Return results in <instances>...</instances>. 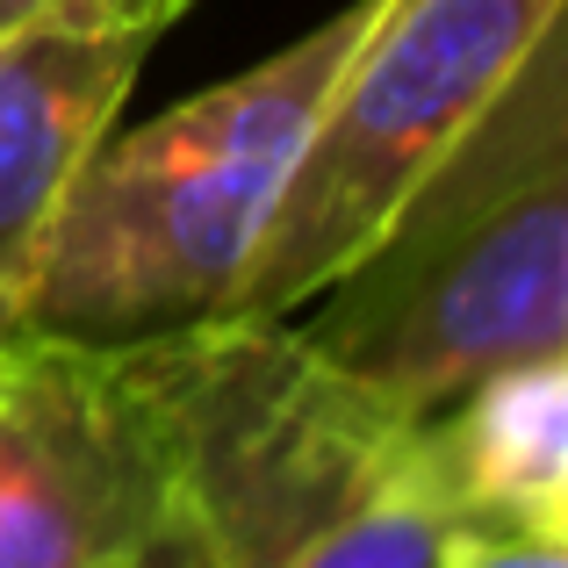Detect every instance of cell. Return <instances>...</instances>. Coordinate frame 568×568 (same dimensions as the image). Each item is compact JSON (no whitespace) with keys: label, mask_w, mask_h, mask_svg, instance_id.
Segmentation results:
<instances>
[{"label":"cell","mask_w":568,"mask_h":568,"mask_svg":"<svg viewBox=\"0 0 568 568\" xmlns=\"http://www.w3.org/2000/svg\"><path fill=\"white\" fill-rule=\"evenodd\" d=\"M295 332L432 417L497 367L568 346V37L526 51L382 237L295 310Z\"/></svg>","instance_id":"1"},{"label":"cell","mask_w":568,"mask_h":568,"mask_svg":"<svg viewBox=\"0 0 568 568\" xmlns=\"http://www.w3.org/2000/svg\"><path fill=\"white\" fill-rule=\"evenodd\" d=\"M361 22L367 0L260 58L252 72L166 109L159 123L101 138L43 237L22 332L138 346L231 317L252 245Z\"/></svg>","instance_id":"2"},{"label":"cell","mask_w":568,"mask_h":568,"mask_svg":"<svg viewBox=\"0 0 568 568\" xmlns=\"http://www.w3.org/2000/svg\"><path fill=\"white\" fill-rule=\"evenodd\" d=\"M194 568H281L425 454V417L324 361L295 317L138 338Z\"/></svg>","instance_id":"3"},{"label":"cell","mask_w":568,"mask_h":568,"mask_svg":"<svg viewBox=\"0 0 568 568\" xmlns=\"http://www.w3.org/2000/svg\"><path fill=\"white\" fill-rule=\"evenodd\" d=\"M555 22L561 0H367L231 317H295L332 288Z\"/></svg>","instance_id":"4"},{"label":"cell","mask_w":568,"mask_h":568,"mask_svg":"<svg viewBox=\"0 0 568 568\" xmlns=\"http://www.w3.org/2000/svg\"><path fill=\"white\" fill-rule=\"evenodd\" d=\"M0 568H194L173 454L130 346H0Z\"/></svg>","instance_id":"5"},{"label":"cell","mask_w":568,"mask_h":568,"mask_svg":"<svg viewBox=\"0 0 568 568\" xmlns=\"http://www.w3.org/2000/svg\"><path fill=\"white\" fill-rule=\"evenodd\" d=\"M152 37L87 22H29L0 37V346L22 332L43 237L80 166L115 130Z\"/></svg>","instance_id":"6"},{"label":"cell","mask_w":568,"mask_h":568,"mask_svg":"<svg viewBox=\"0 0 568 568\" xmlns=\"http://www.w3.org/2000/svg\"><path fill=\"white\" fill-rule=\"evenodd\" d=\"M432 460L460 504V526L568 532V361L497 367L432 410Z\"/></svg>","instance_id":"7"},{"label":"cell","mask_w":568,"mask_h":568,"mask_svg":"<svg viewBox=\"0 0 568 568\" xmlns=\"http://www.w3.org/2000/svg\"><path fill=\"white\" fill-rule=\"evenodd\" d=\"M454 526L460 504L446 489L439 460H432V417H425V454L281 568H439V547Z\"/></svg>","instance_id":"8"},{"label":"cell","mask_w":568,"mask_h":568,"mask_svg":"<svg viewBox=\"0 0 568 568\" xmlns=\"http://www.w3.org/2000/svg\"><path fill=\"white\" fill-rule=\"evenodd\" d=\"M439 568H568V532L454 526L446 547H439Z\"/></svg>","instance_id":"9"},{"label":"cell","mask_w":568,"mask_h":568,"mask_svg":"<svg viewBox=\"0 0 568 568\" xmlns=\"http://www.w3.org/2000/svg\"><path fill=\"white\" fill-rule=\"evenodd\" d=\"M187 0H0V37L29 22H87V29H138V37H159V29L181 14Z\"/></svg>","instance_id":"10"}]
</instances>
